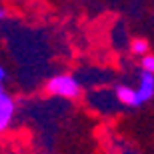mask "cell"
<instances>
[{"label": "cell", "mask_w": 154, "mask_h": 154, "mask_svg": "<svg viewBox=\"0 0 154 154\" xmlns=\"http://www.w3.org/2000/svg\"><path fill=\"white\" fill-rule=\"evenodd\" d=\"M46 90H48V94H52V96H60V98H78L80 96V84L78 80L74 78V76L70 74H56L52 76V78H48V82H46Z\"/></svg>", "instance_id": "6da1fadb"}, {"label": "cell", "mask_w": 154, "mask_h": 154, "mask_svg": "<svg viewBox=\"0 0 154 154\" xmlns=\"http://www.w3.org/2000/svg\"><path fill=\"white\" fill-rule=\"evenodd\" d=\"M136 96H138L140 106H144L146 102L152 100V96H154V76H152V72H144L142 70V76H140L138 86H136Z\"/></svg>", "instance_id": "7a4b0ae2"}, {"label": "cell", "mask_w": 154, "mask_h": 154, "mask_svg": "<svg viewBox=\"0 0 154 154\" xmlns=\"http://www.w3.org/2000/svg\"><path fill=\"white\" fill-rule=\"evenodd\" d=\"M14 110H16L14 100L2 90L0 92V132L6 130V128L10 126L12 118H14Z\"/></svg>", "instance_id": "3957f363"}, {"label": "cell", "mask_w": 154, "mask_h": 154, "mask_svg": "<svg viewBox=\"0 0 154 154\" xmlns=\"http://www.w3.org/2000/svg\"><path fill=\"white\" fill-rule=\"evenodd\" d=\"M114 92H116V98H118L120 104L130 106V108H140V102H138V96H136V88L126 86V84H118Z\"/></svg>", "instance_id": "277c9868"}, {"label": "cell", "mask_w": 154, "mask_h": 154, "mask_svg": "<svg viewBox=\"0 0 154 154\" xmlns=\"http://www.w3.org/2000/svg\"><path fill=\"white\" fill-rule=\"evenodd\" d=\"M130 52H132V54H136V56L146 54V52H148V42H146L144 38H134L130 42Z\"/></svg>", "instance_id": "5b68a950"}, {"label": "cell", "mask_w": 154, "mask_h": 154, "mask_svg": "<svg viewBox=\"0 0 154 154\" xmlns=\"http://www.w3.org/2000/svg\"><path fill=\"white\" fill-rule=\"evenodd\" d=\"M142 60H140V68L144 70V72H152L154 70V56L150 54V52H146V54H142Z\"/></svg>", "instance_id": "8992f818"}, {"label": "cell", "mask_w": 154, "mask_h": 154, "mask_svg": "<svg viewBox=\"0 0 154 154\" xmlns=\"http://www.w3.org/2000/svg\"><path fill=\"white\" fill-rule=\"evenodd\" d=\"M4 78H6V70H4V66L0 64V82H4Z\"/></svg>", "instance_id": "52a82bcc"}, {"label": "cell", "mask_w": 154, "mask_h": 154, "mask_svg": "<svg viewBox=\"0 0 154 154\" xmlns=\"http://www.w3.org/2000/svg\"><path fill=\"white\" fill-rule=\"evenodd\" d=\"M4 18H6V8L0 6V20H4Z\"/></svg>", "instance_id": "ba28073f"}, {"label": "cell", "mask_w": 154, "mask_h": 154, "mask_svg": "<svg viewBox=\"0 0 154 154\" xmlns=\"http://www.w3.org/2000/svg\"><path fill=\"white\" fill-rule=\"evenodd\" d=\"M2 90H4V86H2V82H0V92H2Z\"/></svg>", "instance_id": "9c48e42d"}]
</instances>
